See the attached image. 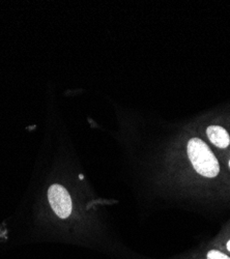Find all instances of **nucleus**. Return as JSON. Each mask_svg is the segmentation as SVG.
Here are the masks:
<instances>
[{"instance_id":"nucleus-1","label":"nucleus","mask_w":230,"mask_h":259,"mask_svg":"<svg viewBox=\"0 0 230 259\" xmlns=\"http://www.w3.org/2000/svg\"><path fill=\"white\" fill-rule=\"evenodd\" d=\"M187 153L197 174L203 178L214 179L220 174V164L207 144L199 139L192 138L188 142Z\"/></svg>"},{"instance_id":"nucleus-2","label":"nucleus","mask_w":230,"mask_h":259,"mask_svg":"<svg viewBox=\"0 0 230 259\" xmlns=\"http://www.w3.org/2000/svg\"><path fill=\"white\" fill-rule=\"evenodd\" d=\"M47 200L55 217L60 220L71 218L74 203L69 190L61 184H52L47 190Z\"/></svg>"},{"instance_id":"nucleus-3","label":"nucleus","mask_w":230,"mask_h":259,"mask_svg":"<svg viewBox=\"0 0 230 259\" xmlns=\"http://www.w3.org/2000/svg\"><path fill=\"white\" fill-rule=\"evenodd\" d=\"M206 135L210 141L218 148H226L230 144V137L226 130L219 125H211L206 128Z\"/></svg>"},{"instance_id":"nucleus-4","label":"nucleus","mask_w":230,"mask_h":259,"mask_svg":"<svg viewBox=\"0 0 230 259\" xmlns=\"http://www.w3.org/2000/svg\"><path fill=\"white\" fill-rule=\"evenodd\" d=\"M203 259H230V256L219 249H211L204 253Z\"/></svg>"},{"instance_id":"nucleus-5","label":"nucleus","mask_w":230,"mask_h":259,"mask_svg":"<svg viewBox=\"0 0 230 259\" xmlns=\"http://www.w3.org/2000/svg\"><path fill=\"white\" fill-rule=\"evenodd\" d=\"M225 253L227 254H230V239L225 243Z\"/></svg>"},{"instance_id":"nucleus-6","label":"nucleus","mask_w":230,"mask_h":259,"mask_svg":"<svg viewBox=\"0 0 230 259\" xmlns=\"http://www.w3.org/2000/svg\"><path fill=\"white\" fill-rule=\"evenodd\" d=\"M229 168H230V160H229Z\"/></svg>"}]
</instances>
